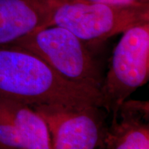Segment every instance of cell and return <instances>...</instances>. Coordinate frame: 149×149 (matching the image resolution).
<instances>
[{"label": "cell", "instance_id": "6da1fadb", "mask_svg": "<svg viewBox=\"0 0 149 149\" xmlns=\"http://www.w3.org/2000/svg\"><path fill=\"white\" fill-rule=\"evenodd\" d=\"M0 96L30 106L102 108L99 92L66 81L37 55L16 46L0 47Z\"/></svg>", "mask_w": 149, "mask_h": 149}, {"label": "cell", "instance_id": "7a4b0ae2", "mask_svg": "<svg viewBox=\"0 0 149 149\" xmlns=\"http://www.w3.org/2000/svg\"><path fill=\"white\" fill-rule=\"evenodd\" d=\"M9 46L37 55L70 83L100 93L103 77L98 61L87 43L64 27H42Z\"/></svg>", "mask_w": 149, "mask_h": 149}, {"label": "cell", "instance_id": "3957f363", "mask_svg": "<svg viewBox=\"0 0 149 149\" xmlns=\"http://www.w3.org/2000/svg\"><path fill=\"white\" fill-rule=\"evenodd\" d=\"M51 25L69 30L85 43L99 42L149 22V3H83L48 0Z\"/></svg>", "mask_w": 149, "mask_h": 149}, {"label": "cell", "instance_id": "277c9868", "mask_svg": "<svg viewBox=\"0 0 149 149\" xmlns=\"http://www.w3.org/2000/svg\"><path fill=\"white\" fill-rule=\"evenodd\" d=\"M122 34L100 90L102 108L111 114L149 78V22L129 27Z\"/></svg>", "mask_w": 149, "mask_h": 149}, {"label": "cell", "instance_id": "5b68a950", "mask_svg": "<svg viewBox=\"0 0 149 149\" xmlns=\"http://www.w3.org/2000/svg\"><path fill=\"white\" fill-rule=\"evenodd\" d=\"M43 118L52 149H106L107 112L94 104L32 106Z\"/></svg>", "mask_w": 149, "mask_h": 149}, {"label": "cell", "instance_id": "8992f818", "mask_svg": "<svg viewBox=\"0 0 149 149\" xmlns=\"http://www.w3.org/2000/svg\"><path fill=\"white\" fill-rule=\"evenodd\" d=\"M0 149H52L43 118L30 105L0 96Z\"/></svg>", "mask_w": 149, "mask_h": 149}, {"label": "cell", "instance_id": "52a82bcc", "mask_svg": "<svg viewBox=\"0 0 149 149\" xmlns=\"http://www.w3.org/2000/svg\"><path fill=\"white\" fill-rule=\"evenodd\" d=\"M51 19L48 0H0V47L50 26Z\"/></svg>", "mask_w": 149, "mask_h": 149}, {"label": "cell", "instance_id": "ba28073f", "mask_svg": "<svg viewBox=\"0 0 149 149\" xmlns=\"http://www.w3.org/2000/svg\"><path fill=\"white\" fill-rule=\"evenodd\" d=\"M148 102L126 100L112 114L106 149H149Z\"/></svg>", "mask_w": 149, "mask_h": 149}, {"label": "cell", "instance_id": "9c48e42d", "mask_svg": "<svg viewBox=\"0 0 149 149\" xmlns=\"http://www.w3.org/2000/svg\"><path fill=\"white\" fill-rule=\"evenodd\" d=\"M74 3H149V0H65Z\"/></svg>", "mask_w": 149, "mask_h": 149}]
</instances>
